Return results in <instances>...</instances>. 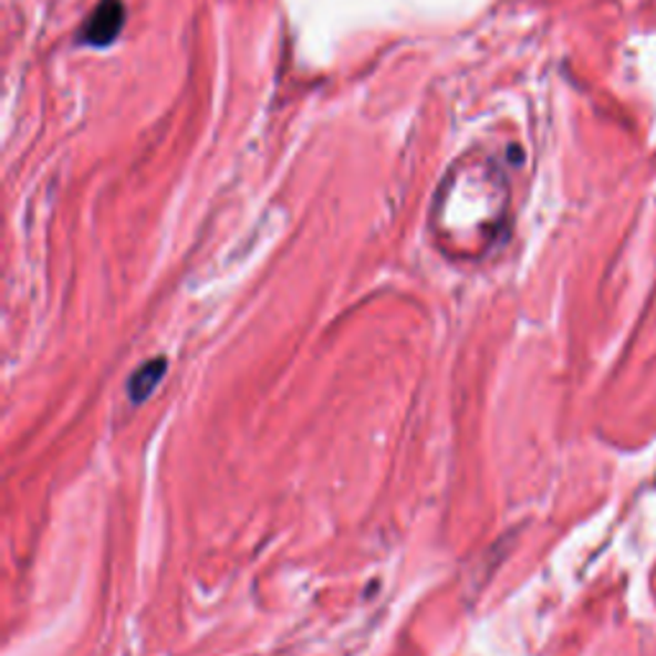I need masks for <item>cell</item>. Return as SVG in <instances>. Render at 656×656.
I'll use <instances>...</instances> for the list:
<instances>
[{
  "label": "cell",
  "instance_id": "6da1fadb",
  "mask_svg": "<svg viewBox=\"0 0 656 656\" xmlns=\"http://www.w3.org/2000/svg\"><path fill=\"white\" fill-rule=\"evenodd\" d=\"M508 221V183L496 162L469 157L444 177L428 216L434 244L449 259H482L498 244Z\"/></svg>",
  "mask_w": 656,
  "mask_h": 656
},
{
  "label": "cell",
  "instance_id": "7a4b0ae2",
  "mask_svg": "<svg viewBox=\"0 0 656 656\" xmlns=\"http://www.w3.org/2000/svg\"><path fill=\"white\" fill-rule=\"evenodd\" d=\"M126 21V8L121 0H101L98 6L93 8V13L87 15L83 31H80V39L87 46H108L118 39L121 29H124Z\"/></svg>",
  "mask_w": 656,
  "mask_h": 656
},
{
  "label": "cell",
  "instance_id": "3957f363",
  "mask_svg": "<svg viewBox=\"0 0 656 656\" xmlns=\"http://www.w3.org/2000/svg\"><path fill=\"white\" fill-rule=\"evenodd\" d=\"M167 372V360L165 356H154L147 364H142L139 369L134 372L132 377H128V400L134 405H139L149 398V395L157 391V385L162 383V377H165Z\"/></svg>",
  "mask_w": 656,
  "mask_h": 656
}]
</instances>
